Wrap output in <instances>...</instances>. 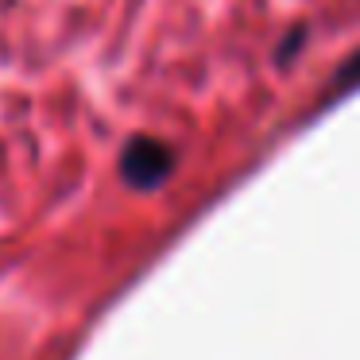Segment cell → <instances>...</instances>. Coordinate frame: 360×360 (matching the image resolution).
<instances>
[{
    "instance_id": "obj_1",
    "label": "cell",
    "mask_w": 360,
    "mask_h": 360,
    "mask_svg": "<svg viewBox=\"0 0 360 360\" xmlns=\"http://www.w3.org/2000/svg\"><path fill=\"white\" fill-rule=\"evenodd\" d=\"M120 167H124L128 182H136V186H155L167 174V167H171V151L155 140H136L132 148L124 151V163Z\"/></svg>"
}]
</instances>
